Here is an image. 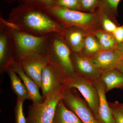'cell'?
<instances>
[{
    "label": "cell",
    "mask_w": 123,
    "mask_h": 123,
    "mask_svg": "<svg viewBox=\"0 0 123 123\" xmlns=\"http://www.w3.org/2000/svg\"><path fill=\"white\" fill-rule=\"evenodd\" d=\"M7 20L13 25V29L36 36L53 33L63 35L67 28L44 10L23 3L11 10Z\"/></svg>",
    "instance_id": "cell-1"
},
{
    "label": "cell",
    "mask_w": 123,
    "mask_h": 123,
    "mask_svg": "<svg viewBox=\"0 0 123 123\" xmlns=\"http://www.w3.org/2000/svg\"><path fill=\"white\" fill-rule=\"evenodd\" d=\"M72 53L62 35L57 33L50 34L49 49L47 55L49 63L59 70L64 79L75 74L72 61Z\"/></svg>",
    "instance_id": "cell-2"
},
{
    "label": "cell",
    "mask_w": 123,
    "mask_h": 123,
    "mask_svg": "<svg viewBox=\"0 0 123 123\" xmlns=\"http://www.w3.org/2000/svg\"><path fill=\"white\" fill-rule=\"evenodd\" d=\"M7 28L13 36L15 42V61H19L24 57L35 53L47 55L49 49L50 34L36 36L15 29Z\"/></svg>",
    "instance_id": "cell-3"
},
{
    "label": "cell",
    "mask_w": 123,
    "mask_h": 123,
    "mask_svg": "<svg viewBox=\"0 0 123 123\" xmlns=\"http://www.w3.org/2000/svg\"><path fill=\"white\" fill-rule=\"evenodd\" d=\"M44 10L65 27H76L84 31L94 27L99 17L98 10L97 12H86L55 6Z\"/></svg>",
    "instance_id": "cell-4"
},
{
    "label": "cell",
    "mask_w": 123,
    "mask_h": 123,
    "mask_svg": "<svg viewBox=\"0 0 123 123\" xmlns=\"http://www.w3.org/2000/svg\"><path fill=\"white\" fill-rule=\"evenodd\" d=\"M63 88L49 95L42 103L29 106L27 123H53Z\"/></svg>",
    "instance_id": "cell-5"
},
{
    "label": "cell",
    "mask_w": 123,
    "mask_h": 123,
    "mask_svg": "<svg viewBox=\"0 0 123 123\" xmlns=\"http://www.w3.org/2000/svg\"><path fill=\"white\" fill-rule=\"evenodd\" d=\"M64 86L70 89L75 88L78 90L95 116L98 120L99 95L93 81L75 74L72 76L64 79Z\"/></svg>",
    "instance_id": "cell-6"
},
{
    "label": "cell",
    "mask_w": 123,
    "mask_h": 123,
    "mask_svg": "<svg viewBox=\"0 0 123 123\" xmlns=\"http://www.w3.org/2000/svg\"><path fill=\"white\" fill-rule=\"evenodd\" d=\"M61 99L66 107L75 113L83 123H102L95 116L85 99L73 92L72 89L64 86Z\"/></svg>",
    "instance_id": "cell-7"
},
{
    "label": "cell",
    "mask_w": 123,
    "mask_h": 123,
    "mask_svg": "<svg viewBox=\"0 0 123 123\" xmlns=\"http://www.w3.org/2000/svg\"><path fill=\"white\" fill-rule=\"evenodd\" d=\"M15 42L13 36L7 27L0 23V73L6 72L14 63Z\"/></svg>",
    "instance_id": "cell-8"
},
{
    "label": "cell",
    "mask_w": 123,
    "mask_h": 123,
    "mask_svg": "<svg viewBox=\"0 0 123 123\" xmlns=\"http://www.w3.org/2000/svg\"><path fill=\"white\" fill-rule=\"evenodd\" d=\"M18 62L25 73L41 88L42 71L49 63L47 56L38 53L31 54Z\"/></svg>",
    "instance_id": "cell-9"
},
{
    "label": "cell",
    "mask_w": 123,
    "mask_h": 123,
    "mask_svg": "<svg viewBox=\"0 0 123 123\" xmlns=\"http://www.w3.org/2000/svg\"><path fill=\"white\" fill-rule=\"evenodd\" d=\"M64 86V78L61 72L51 64L47 65L42 71V97L44 100L52 93L63 88Z\"/></svg>",
    "instance_id": "cell-10"
},
{
    "label": "cell",
    "mask_w": 123,
    "mask_h": 123,
    "mask_svg": "<svg viewBox=\"0 0 123 123\" xmlns=\"http://www.w3.org/2000/svg\"><path fill=\"white\" fill-rule=\"evenodd\" d=\"M72 60L75 74L91 80L99 79L102 72L90 57L81 52H72Z\"/></svg>",
    "instance_id": "cell-11"
},
{
    "label": "cell",
    "mask_w": 123,
    "mask_h": 123,
    "mask_svg": "<svg viewBox=\"0 0 123 123\" xmlns=\"http://www.w3.org/2000/svg\"><path fill=\"white\" fill-rule=\"evenodd\" d=\"M89 57L102 73L115 69L120 61L123 59L116 49L103 50Z\"/></svg>",
    "instance_id": "cell-12"
},
{
    "label": "cell",
    "mask_w": 123,
    "mask_h": 123,
    "mask_svg": "<svg viewBox=\"0 0 123 123\" xmlns=\"http://www.w3.org/2000/svg\"><path fill=\"white\" fill-rule=\"evenodd\" d=\"M93 82L99 95L98 120L102 123H116L107 100L105 86L99 79L94 80Z\"/></svg>",
    "instance_id": "cell-13"
},
{
    "label": "cell",
    "mask_w": 123,
    "mask_h": 123,
    "mask_svg": "<svg viewBox=\"0 0 123 123\" xmlns=\"http://www.w3.org/2000/svg\"><path fill=\"white\" fill-rule=\"evenodd\" d=\"M84 30L75 26L66 28L63 36L66 44L73 53L81 52L84 48L86 36Z\"/></svg>",
    "instance_id": "cell-14"
},
{
    "label": "cell",
    "mask_w": 123,
    "mask_h": 123,
    "mask_svg": "<svg viewBox=\"0 0 123 123\" xmlns=\"http://www.w3.org/2000/svg\"><path fill=\"white\" fill-rule=\"evenodd\" d=\"M10 68L19 76L25 86L29 92L32 104H37L43 103L44 100L40 93L39 88L35 82L25 73L19 62L15 61Z\"/></svg>",
    "instance_id": "cell-15"
},
{
    "label": "cell",
    "mask_w": 123,
    "mask_h": 123,
    "mask_svg": "<svg viewBox=\"0 0 123 123\" xmlns=\"http://www.w3.org/2000/svg\"><path fill=\"white\" fill-rule=\"evenodd\" d=\"M99 79L106 93L114 89L123 90V74L116 69L102 73Z\"/></svg>",
    "instance_id": "cell-16"
},
{
    "label": "cell",
    "mask_w": 123,
    "mask_h": 123,
    "mask_svg": "<svg viewBox=\"0 0 123 123\" xmlns=\"http://www.w3.org/2000/svg\"><path fill=\"white\" fill-rule=\"evenodd\" d=\"M6 72L9 78L12 91L17 95V99L23 102L27 99L31 100L29 92L19 76L10 68Z\"/></svg>",
    "instance_id": "cell-17"
},
{
    "label": "cell",
    "mask_w": 123,
    "mask_h": 123,
    "mask_svg": "<svg viewBox=\"0 0 123 123\" xmlns=\"http://www.w3.org/2000/svg\"><path fill=\"white\" fill-rule=\"evenodd\" d=\"M52 123H83L73 111L68 109L62 99L57 104Z\"/></svg>",
    "instance_id": "cell-18"
},
{
    "label": "cell",
    "mask_w": 123,
    "mask_h": 123,
    "mask_svg": "<svg viewBox=\"0 0 123 123\" xmlns=\"http://www.w3.org/2000/svg\"><path fill=\"white\" fill-rule=\"evenodd\" d=\"M93 35L97 38L103 50L116 49L118 43L112 34L105 31L97 30L94 31Z\"/></svg>",
    "instance_id": "cell-19"
},
{
    "label": "cell",
    "mask_w": 123,
    "mask_h": 123,
    "mask_svg": "<svg viewBox=\"0 0 123 123\" xmlns=\"http://www.w3.org/2000/svg\"><path fill=\"white\" fill-rule=\"evenodd\" d=\"M103 50L96 37L93 35L86 36L84 40V48L81 52L90 56Z\"/></svg>",
    "instance_id": "cell-20"
},
{
    "label": "cell",
    "mask_w": 123,
    "mask_h": 123,
    "mask_svg": "<svg viewBox=\"0 0 123 123\" xmlns=\"http://www.w3.org/2000/svg\"><path fill=\"white\" fill-rule=\"evenodd\" d=\"M120 1L121 0H101L98 10L99 13L108 16H114L117 14L118 6Z\"/></svg>",
    "instance_id": "cell-21"
},
{
    "label": "cell",
    "mask_w": 123,
    "mask_h": 123,
    "mask_svg": "<svg viewBox=\"0 0 123 123\" xmlns=\"http://www.w3.org/2000/svg\"><path fill=\"white\" fill-rule=\"evenodd\" d=\"M22 3L40 9L55 7L53 0H22Z\"/></svg>",
    "instance_id": "cell-22"
},
{
    "label": "cell",
    "mask_w": 123,
    "mask_h": 123,
    "mask_svg": "<svg viewBox=\"0 0 123 123\" xmlns=\"http://www.w3.org/2000/svg\"><path fill=\"white\" fill-rule=\"evenodd\" d=\"M55 7L80 11L79 0H53Z\"/></svg>",
    "instance_id": "cell-23"
},
{
    "label": "cell",
    "mask_w": 123,
    "mask_h": 123,
    "mask_svg": "<svg viewBox=\"0 0 123 123\" xmlns=\"http://www.w3.org/2000/svg\"><path fill=\"white\" fill-rule=\"evenodd\" d=\"M80 11L86 12H94L98 9L101 0H79Z\"/></svg>",
    "instance_id": "cell-24"
},
{
    "label": "cell",
    "mask_w": 123,
    "mask_h": 123,
    "mask_svg": "<svg viewBox=\"0 0 123 123\" xmlns=\"http://www.w3.org/2000/svg\"><path fill=\"white\" fill-rule=\"evenodd\" d=\"M23 102L17 99V103L14 108L15 123H27L26 118H25L23 112Z\"/></svg>",
    "instance_id": "cell-25"
},
{
    "label": "cell",
    "mask_w": 123,
    "mask_h": 123,
    "mask_svg": "<svg viewBox=\"0 0 123 123\" xmlns=\"http://www.w3.org/2000/svg\"><path fill=\"white\" fill-rule=\"evenodd\" d=\"M98 13L102 18L101 23L104 31L112 34L115 30L117 26L110 20L107 15L100 13L99 12Z\"/></svg>",
    "instance_id": "cell-26"
},
{
    "label": "cell",
    "mask_w": 123,
    "mask_h": 123,
    "mask_svg": "<svg viewBox=\"0 0 123 123\" xmlns=\"http://www.w3.org/2000/svg\"><path fill=\"white\" fill-rule=\"evenodd\" d=\"M109 104L116 123H123V114L115 103H109Z\"/></svg>",
    "instance_id": "cell-27"
},
{
    "label": "cell",
    "mask_w": 123,
    "mask_h": 123,
    "mask_svg": "<svg viewBox=\"0 0 123 123\" xmlns=\"http://www.w3.org/2000/svg\"><path fill=\"white\" fill-rule=\"evenodd\" d=\"M112 34L117 43H123V25L117 27Z\"/></svg>",
    "instance_id": "cell-28"
},
{
    "label": "cell",
    "mask_w": 123,
    "mask_h": 123,
    "mask_svg": "<svg viewBox=\"0 0 123 123\" xmlns=\"http://www.w3.org/2000/svg\"><path fill=\"white\" fill-rule=\"evenodd\" d=\"M116 49L120 53L122 59H123V43H118Z\"/></svg>",
    "instance_id": "cell-29"
},
{
    "label": "cell",
    "mask_w": 123,
    "mask_h": 123,
    "mask_svg": "<svg viewBox=\"0 0 123 123\" xmlns=\"http://www.w3.org/2000/svg\"><path fill=\"white\" fill-rule=\"evenodd\" d=\"M115 69L118 70L123 74V59H121L120 61L117 64Z\"/></svg>",
    "instance_id": "cell-30"
},
{
    "label": "cell",
    "mask_w": 123,
    "mask_h": 123,
    "mask_svg": "<svg viewBox=\"0 0 123 123\" xmlns=\"http://www.w3.org/2000/svg\"><path fill=\"white\" fill-rule=\"evenodd\" d=\"M114 102L115 104H116L117 106L118 107V108L120 110L121 112L123 114V103H120L118 101H116Z\"/></svg>",
    "instance_id": "cell-31"
},
{
    "label": "cell",
    "mask_w": 123,
    "mask_h": 123,
    "mask_svg": "<svg viewBox=\"0 0 123 123\" xmlns=\"http://www.w3.org/2000/svg\"><path fill=\"white\" fill-rule=\"evenodd\" d=\"M4 1L5 2L9 3H13V2H16V1H21V2L22 0H1Z\"/></svg>",
    "instance_id": "cell-32"
},
{
    "label": "cell",
    "mask_w": 123,
    "mask_h": 123,
    "mask_svg": "<svg viewBox=\"0 0 123 123\" xmlns=\"http://www.w3.org/2000/svg\"></svg>",
    "instance_id": "cell-33"
}]
</instances>
